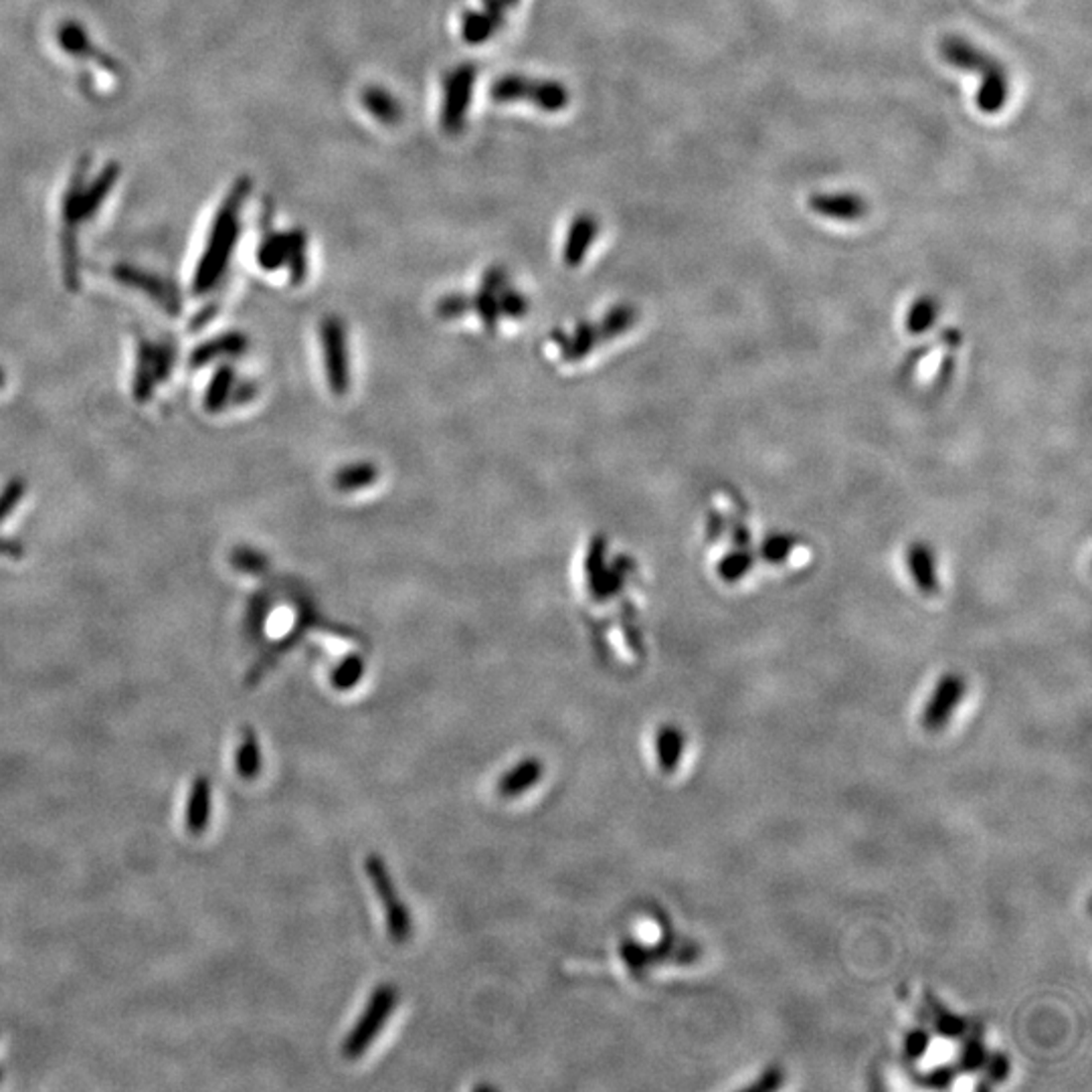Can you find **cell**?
<instances>
[{
    "label": "cell",
    "mask_w": 1092,
    "mask_h": 1092,
    "mask_svg": "<svg viewBox=\"0 0 1092 1092\" xmlns=\"http://www.w3.org/2000/svg\"><path fill=\"white\" fill-rule=\"evenodd\" d=\"M939 53L945 64L963 71H973L979 77L975 101L983 114L1002 112L1010 97V75L998 58L959 35L941 39Z\"/></svg>",
    "instance_id": "6da1fadb"
},
{
    "label": "cell",
    "mask_w": 1092,
    "mask_h": 1092,
    "mask_svg": "<svg viewBox=\"0 0 1092 1092\" xmlns=\"http://www.w3.org/2000/svg\"><path fill=\"white\" fill-rule=\"evenodd\" d=\"M120 171L116 164H109L101 171L99 177H95L91 183H85L83 169L73 177L66 199H64V263H66V276L69 282L77 280V229L81 223L89 221L103 201L107 199L109 191L114 189V183L118 179Z\"/></svg>",
    "instance_id": "7a4b0ae2"
},
{
    "label": "cell",
    "mask_w": 1092,
    "mask_h": 1092,
    "mask_svg": "<svg viewBox=\"0 0 1092 1092\" xmlns=\"http://www.w3.org/2000/svg\"><path fill=\"white\" fill-rule=\"evenodd\" d=\"M247 193H249V181L241 179L239 183L233 185L231 193L223 201L221 210H218L214 216V223H212L205 253L199 261L197 278H195V288L199 292H208L227 269L231 251L239 237V218H241V208Z\"/></svg>",
    "instance_id": "3957f363"
},
{
    "label": "cell",
    "mask_w": 1092,
    "mask_h": 1092,
    "mask_svg": "<svg viewBox=\"0 0 1092 1092\" xmlns=\"http://www.w3.org/2000/svg\"><path fill=\"white\" fill-rule=\"evenodd\" d=\"M58 37L62 49L71 55V60H77L85 66L91 64L93 71L87 77V87L105 95L109 89H116L122 83L120 66L93 45L91 37L79 23H66L60 29Z\"/></svg>",
    "instance_id": "277c9868"
},
{
    "label": "cell",
    "mask_w": 1092,
    "mask_h": 1092,
    "mask_svg": "<svg viewBox=\"0 0 1092 1092\" xmlns=\"http://www.w3.org/2000/svg\"><path fill=\"white\" fill-rule=\"evenodd\" d=\"M397 1002H399V996H397L393 986H378L372 992L366 1010L362 1012L358 1022L354 1024L352 1031L344 1037V1042H342V1056L344 1058L356 1060L370 1048L372 1040L378 1035L382 1025H385L387 1020L391 1018Z\"/></svg>",
    "instance_id": "5b68a950"
},
{
    "label": "cell",
    "mask_w": 1092,
    "mask_h": 1092,
    "mask_svg": "<svg viewBox=\"0 0 1092 1092\" xmlns=\"http://www.w3.org/2000/svg\"><path fill=\"white\" fill-rule=\"evenodd\" d=\"M366 877L378 896V902L385 908V920L389 928V937L393 943H405L411 937V916L407 906L399 898V890L391 879L389 868L380 856L370 854L364 862Z\"/></svg>",
    "instance_id": "8992f818"
},
{
    "label": "cell",
    "mask_w": 1092,
    "mask_h": 1092,
    "mask_svg": "<svg viewBox=\"0 0 1092 1092\" xmlns=\"http://www.w3.org/2000/svg\"><path fill=\"white\" fill-rule=\"evenodd\" d=\"M478 71L472 64H462L454 69H450L444 75V99H442V128L456 136L466 128V118L470 112L474 83H476Z\"/></svg>",
    "instance_id": "52a82bcc"
},
{
    "label": "cell",
    "mask_w": 1092,
    "mask_h": 1092,
    "mask_svg": "<svg viewBox=\"0 0 1092 1092\" xmlns=\"http://www.w3.org/2000/svg\"><path fill=\"white\" fill-rule=\"evenodd\" d=\"M322 348H324V366L328 385L337 393L344 395L350 387V364L346 350V333L344 324L337 316H328L320 326Z\"/></svg>",
    "instance_id": "ba28073f"
},
{
    "label": "cell",
    "mask_w": 1092,
    "mask_h": 1092,
    "mask_svg": "<svg viewBox=\"0 0 1092 1092\" xmlns=\"http://www.w3.org/2000/svg\"><path fill=\"white\" fill-rule=\"evenodd\" d=\"M807 205L813 212L836 221H858L868 212V201L856 193H813Z\"/></svg>",
    "instance_id": "9c48e42d"
},
{
    "label": "cell",
    "mask_w": 1092,
    "mask_h": 1092,
    "mask_svg": "<svg viewBox=\"0 0 1092 1092\" xmlns=\"http://www.w3.org/2000/svg\"><path fill=\"white\" fill-rule=\"evenodd\" d=\"M963 696V682L957 678V676H945L931 702H928L924 715H922V725L928 729V731H937L941 729L947 719L951 717V713L955 710L957 702L961 700Z\"/></svg>",
    "instance_id": "30bf717a"
},
{
    "label": "cell",
    "mask_w": 1092,
    "mask_h": 1092,
    "mask_svg": "<svg viewBox=\"0 0 1092 1092\" xmlns=\"http://www.w3.org/2000/svg\"><path fill=\"white\" fill-rule=\"evenodd\" d=\"M544 775V762L536 756H526L508 769L498 781V795L504 799H514L530 791Z\"/></svg>",
    "instance_id": "8fae6325"
},
{
    "label": "cell",
    "mask_w": 1092,
    "mask_h": 1092,
    "mask_svg": "<svg viewBox=\"0 0 1092 1092\" xmlns=\"http://www.w3.org/2000/svg\"><path fill=\"white\" fill-rule=\"evenodd\" d=\"M597 233H599V223L593 214L583 212L573 218L567 233V241H565V253H563L565 263L569 267H577L585 259Z\"/></svg>",
    "instance_id": "7c38bea8"
},
{
    "label": "cell",
    "mask_w": 1092,
    "mask_h": 1092,
    "mask_svg": "<svg viewBox=\"0 0 1092 1092\" xmlns=\"http://www.w3.org/2000/svg\"><path fill=\"white\" fill-rule=\"evenodd\" d=\"M360 99H362V105H364L366 112L374 120H378L380 124L395 126V124L401 122L403 107L387 89H382L378 85H368L362 91Z\"/></svg>",
    "instance_id": "4fadbf2b"
},
{
    "label": "cell",
    "mask_w": 1092,
    "mask_h": 1092,
    "mask_svg": "<svg viewBox=\"0 0 1092 1092\" xmlns=\"http://www.w3.org/2000/svg\"><path fill=\"white\" fill-rule=\"evenodd\" d=\"M569 99H571L569 89L561 81L532 79L526 101H532L546 114H557V112H563V109L569 105Z\"/></svg>",
    "instance_id": "5bb4252c"
},
{
    "label": "cell",
    "mask_w": 1092,
    "mask_h": 1092,
    "mask_svg": "<svg viewBox=\"0 0 1092 1092\" xmlns=\"http://www.w3.org/2000/svg\"><path fill=\"white\" fill-rule=\"evenodd\" d=\"M908 569H910L912 579L916 581V585L920 587L922 593H926V595L937 593L939 583H937V575H935V561H933V555H931V551L926 549V546H922V544L910 546Z\"/></svg>",
    "instance_id": "9a60e30c"
},
{
    "label": "cell",
    "mask_w": 1092,
    "mask_h": 1092,
    "mask_svg": "<svg viewBox=\"0 0 1092 1092\" xmlns=\"http://www.w3.org/2000/svg\"><path fill=\"white\" fill-rule=\"evenodd\" d=\"M655 747H658V762L664 773H674L678 762L682 758L684 751V735L678 727L666 725L658 731L655 737Z\"/></svg>",
    "instance_id": "2e32d148"
},
{
    "label": "cell",
    "mask_w": 1092,
    "mask_h": 1092,
    "mask_svg": "<svg viewBox=\"0 0 1092 1092\" xmlns=\"http://www.w3.org/2000/svg\"><path fill=\"white\" fill-rule=\"evenodd\" d=\"M292 241H294V231L267 235L263 239L261 247H259V253H257V259H259L261 267L273 271V269H280L284 263L288 265L290 251H292Z\"/></svg>",
    "instance_id": "e0dca14e"
},
{
    "label": "cell",
    "mask_w": 1092,
    "mask_h": 1092,
    "mask_svg": "<svg viewBox=\"0 0 1092 1092\" xmlns=\"http://www.w3.org/2000/svg\"><path fill=\"white\" fill-rule=\"evenodd\" d=\"M530 83H532L530 77L510 73V75H504V77H500V79H496L494 83H491L489 95H491V99L498 101V103L526 101Z\"/></svg>",
    "instance_id": "ac0fdd59"
},
{
    "label": "cell",
    "mask_w": 1092,
    "mask_h": 1092,
    "mask_svg": "<svg viewBox=\"0 0 1092 1092\" xmlns=\"http://www.w3.org/2000/svg\"><path fill=\"white\" fill-rule=\"evenodd\" d=\"M498 33V27L494 25L485 13L479 11H466L462 17V37L468 45H483L491 35Z\"/></svg>",
    "instance_id": "d6986e66"
},
{
    "label": "cell",
    "mask_w": 1092,
    "mask_h": 1092,
    "mask_svg": "<svg viewBox=\"0 0 1092 1092\" xmlns=\"http://www.w3.org/2000/svg\"><path fill=\"white\" fill-rule=\"evenodd\" d=\"M635 322V310L629 306V304H619V306H614L604 322H601V326H597L599 331V339L601 341H612L623 333H627L629 328L633 326Z\"/></svg>",
    "instance_id": "ffe728a7"
},
{
    "label": "cell",
    "mask_w": 1092,
    "mask_h": 1092,
    "mask_svg": "<svg viewBox=\"0 0 1092 1092\" xmlns=\"http://www.w3.org/2000/svg\"><path fill=\"white\" fill-rule=\"evenodd\" d=\"M937 314H939V306L935 302V298H920L916 300L910 310H908V316H906V331L910 335H922L926 333L928 328H931L937 320Z\"/></svg>",
    "instance_id": "44dd1931"
},
{
    "label": "cell",
    "mask_w": 1092,
    "mask_h": 1092,
    "mask_svg": "<svg viewBox=\"0 0 1092 1092\" xmlns=\"http://www.w3.org/2000/svg\"><path fill=\"white\" fill-rule=\"evenodd\" d=\"M376 481V468L372 464H356V466H346L342 468L337 478H335V483L339 489L342 491H352V489H360V487H366L370 483Z\"/></svg>",
    "instance_id": "7402d4cb"
},
{
    "label": "cell",
    "mask_w": 1092,
    "mask_h": 1092,
    "mask_svg": "<svg viewBox=\"0 0 1092 1092\" xmlns=\"http://www.w3.org/2000/svg\"><path fill=\"white\" fill-rule=\"evenodd\" d=\"M597 341H601V339H599L597 326H591V324H587V322L579 324V326H577V331H575V335H573V341H565V344H563V346H565V348H563V350H565V358H569V360H579V358H583L585 354H589V352L593 350V346H595Z\"/></svg>",
    "instance_id": "603a6c76"
},
{
    "label": "cell",
    "mask_w": 1092,
    "mask_h": 1092,
    "mask_svg": "<svg viewBox=\"0 0 1092 1092\" xmlns=\"http://www.w3.org/2000/svg\"><path fill=\"white\" fill-rule=\"evenodd\" d=\"M472 306L478 310L481 322L489 328H496L498 324V318L502 316L500 314V306H498V294L491 292V290H485L481 288V292L472 300Z\"/></svg>",
    "instance_id": "cb8c5ba5"
},
{
    "label": "cell",
    "mask_w": 1092,
    "mask_h": 1092,
    "mask_svg": "<svg viewBox=\"0 0 1092 1092\" xmlns=\"http://www.w3.org/2000/svg\"><path fill=\"white\" fill-rule=\"evenodd\" d=\"M364 674V662L358 655H350L333 674V684L337 690H350Z\"/></svg>",
    "instance_id": "d4e9b609"
},
{
    "label": "cell",
    "mask_w": 1092,
    "mask_h": 1092,
    "mask_svg": "<svg viewBox=\"0 0 1092 1092\" xmlns=\"http://www.w3.org/2000/svg\"><path fill=\"white\" fill-rule=\"evenodd\" d=\"M752 559L747 553H733L725 557V561L719 565V577L733 583L745 577V573L751 569Z\"/></svg>",
    "instance_id": "484cf974"
},
{
    "label": "cell",
    "mask_w": 1092,
    "mask_h": 1092,
    "mask_svg": "<svg viewBox=\"0 0 1092 1092\" xmlns=\"http://www.w3.org/2000/svg\"><path fill=\"white\" fill-rule=\"evenodd\" d=\"M498 306H500V314L508 318H522V314L528 310L524 296L508 286L498 294Z\"/></svg>",
    "instance_id": "4316f807"
},
{
    "label": "cell",
    "mask_w": 1092,
    "mask_h": 1092,
    "mask_svg": "<svg viewBox=\"0 0 1092 1092\" xmlns=\"http://www.w3.org/2000/svg\"><path fill=\"white\" fill-rule=\"evenodd\" d=\"M791 549H793V542L789 536H773V538H767V542L762 544V555L771 563H781L789 557Z\"/></svg>",
    "instance_id": "83f0119b"
},
{
    "label": "cell",
    "mask_w": 1092,
    "mask_h": 1092,
    "mask_svg": "<svg viewBox=\"0 0 1092 1092\" xmlns=\"http://www.w3.org/2000/svg\"><path fill=\"white\" fill-rule=\"evenodd\" d=\"M472 308V300L468 296H460V294H454V296H448L444 298L440 304H437V314H440L442 318H458L462 316L464 312H468Z\"/></svg>",
    "instance_id": "f1b7e54d"
},
{
    "label": "cell",
    "mask_w": 1092,
    "mask_h": 1092,
    "mask_svg": "<svg viewBox=\"0 0 1092 1092\" xmlns=\"http://www.w3.org/2000/svg\"><path fill=\"white\" fill-rule=\"evenodd\" d=\"M983 1060H986V1050H983L981 1040H979V1037H971V1040L965 1046V1052H963V1068L973 1070V1068L981 1066Z\"/></svg>",
    "instance_id": "f546056e"
},
{
    "label": "cell",
    "mask_w": 1092,
    "mask_h": 1092,
    "mask_svg": "<svg viewBox=\"0 0 1092 1092\" xmlns=\"http://www.w3.org/2000/svg\"><path fill=\"white\" fill-rule=\"evenodd\" d=\"M904 1048H906L908 1058H920V1056L926 1052V1048H928V1035H926L924 1031H920V1029L912 1031V1033L906 1037V1046H904Z\"/></svg>",
    "instance_id": "4dcf8cb0"
},
{
    "label": "cell",
    "mask_w": 1092,
    "mask_h": 1092,
    "mask_svg": "<svg viewBox=\"0 0 1092 1092\" xmlns=\"http://www.w3.org/2000/svg\"><path fill=\"white\" fill-rule=\"evenodd\" d=\"M937 1027H939V1031H941L943 1035H951V1037H953V1035H959V1033L965 1029V1022L959 1020V1018H955V1016H951V1014H947V1012H943V1014L939 1016V1020H937Z\"/></svg>",
    "instance_id": "1f68e13d"
},
{
    "label": "cell",
    "mask_w": 1092,
    "mask_h": 1092,
    "mask_svg": "<svg viewBox=\"0 0 1092 1092\" xmlns=\"http://www.w3.org/2000/svg\"><path fill=\"white\" fill-rule=\"evenodd\" d=\"M481 5H483V13L500 29L504 25V15H506L504 0H481Z\"/></svg>",
    "instance_id": "d6a6232c"
},
{
    "label": "cell",
    "mask_w": 1092,
    "mask_h": 1092,
    "mask_svg": "<svg viewBox=\"0 0 1092 1092\" xmlns=\"http://www.w3.org/2000/svg\"><path fill=\"white\" fill-rule=\"evenodd\" d=\"M1008 1070H1010V1064H1008V1060H1006L1004 1056H998V1058L992 1062V1078L1004 1080L1006 1074H1008Z\"/></svg>",
    "instance_id": "836d02e7"
},
{
    "label": "cell",
    "mask_w": 1092,
    "mask_h": 1092,
    "mask_svg": "<svg viewBox=\"0 0 1092 1092\" xmlns=\"http://www.w3.org/2000/svg\"><path fill=\"white\" fill-rule=\"evenodd\" d=\"M777 1086H779V1074H777V1072H767V1074L762 1076V1080L756 1082L752 1088L767 1090V1088H777Z\"/></svg>",
    "instance_id": "e575fe53"
},
{
    "label": "cell",
    "mask_w": 1092,
    "mask_h": 1092,
    "mask_svg": "<svg viewBox=\"0 0 1092 1092\" xmlns=\"http://www.w3.org/2000/svg\"><path fill=\"white\" fill-rule=\"evenodd\" d=\"M504 3H506V7H512V5L518 3V0H504Z\"/></svg>",
    "instance_id": "d590c367"
}]
</instances>
